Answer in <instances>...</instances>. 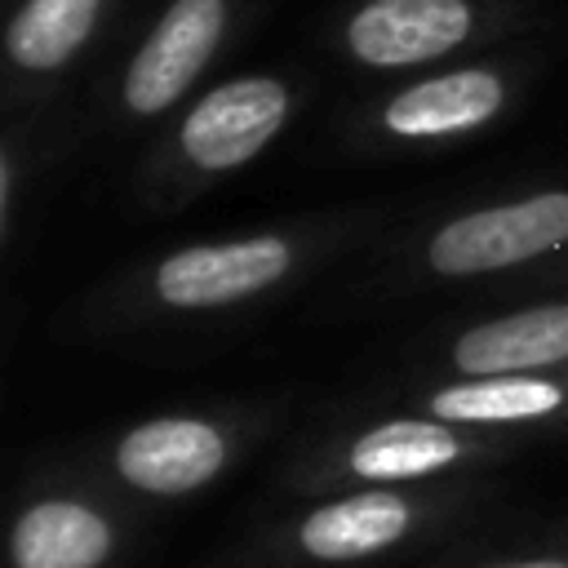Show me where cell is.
I'll return each mask as SVG.
<instances>
[{"label":"cell","instance_id":"2","mask_svg":"<svg viewBox=\"0 0 568 568\" xmlns=\"http://www.w3.org/2000/svg\"><path fill=\"white\" fill-rule=\"evenodd\" d=\"M293 253L280 235H253L231 244H195L160 262L155 293L169 306H226L262 293L288 271Z\"/></svg>","mask_w":568,"mask_h":568},{"label":"cell","instance_id":"8","mask_svg":"<svg viewBox=\"0 0 568 568\" xmlns=\"http://www.w3.org/2000/svg\"><path fill=\"white\" fill-rule=\"evenodd\" d=\"M9 546L18 568H98L111 555V524L80 501L49 497L22 510Z\"/></svg>","mask_w":568,"mask_h":568},{"label":"cell","instance_id":"7","mask_svg":"<svg viewBox=\"0 0 568 568\" xmlns=\"http://www.w3.org/2000/svg\"><path fill=\"white\" fill-rule=\"evenodd\" d=\"M453 359L466 377H506L559 364L568 359V302L488 320L457 337Z\"/></svg>","mask_w":568,"mask_h":568},{"label":"cell","instance_id":"13","mask_svg":"<svg viewBox=\"0 0 568 568\" xmlns=\"http://www.w3.org/2000/svg\"><path fill=\"white\" fill-rule=\"evenodd\" d=\"M93 18L98 0H27L9 27V53L31 71L62 67L84 44Z\"/></svg>","mask_w":568,"mask_h":568},{"label":"cell","instance_id":"3","mask_svg":"<svg viewBox=\"0 0 568 568\" xmlns=\"http://www.w3.org/2000/svg\"><path fill=\"white\" fill-rule=\"evenodd\" d=\"M284 111H288L284 84L266 75L231 80L195 102V111L182 124V151L200 169H235L275 138Z\"/></svg>","mask_w":568,"mask_h":568},{"label":"cell","instance_id":"12","mask_svg":"<svg viewBox=\"0 0 568 568\" xmlns=\"http://www.w3.org/2000/svg\"><path fill=\"white\" fill-rule=\"evenodd\" d=\"M564 404V390L555 382L506 373V377H470L457 386L435 390L430 413L435 422H532Z\"/></svg>","mask_w":568,"mask_h":568},{"label":"cell","instance_id":"6","mask_svg":"<svg viewBox=\"0 0 568 568\" xmlns=\"http://www.w3.org/2000/svg\"><path fill=\"white\" fill-rule=\"evenodd\" d=\"M466 31L462 0H373L351 22V49L373 67H408L448 53Z\"/></svg>","mask_w":568,"mask_h":568},{"label":"cell","instance_id":"1","mask_svg":"<svg viewBox=\"0 0 568 568\" xmlns=\"http://www.w3.org/2000/svg\"><path fill=\"white\" fill-rule=\"evenodd\" d=\"M564 240H568V191H546L532 200L479 209L448 222L430 240L426 257L439 275H479L541 257Z\"/></svg>","mask_w":568,"mask_h":568},{"label":"cell","instance_id":"9","mask_svg":"<svg viewBox=\"0 0 568 568\" xmlns=\"http://www.w3.org/2000/svg\"><path fill=\"white\" fill-rule=\"evenodd\" d=\"M413 524V510L395 493H355L342 501L320 506L302 524V550L315 559H364L386 546H395Z\"/></svg>","mask_w":568,"mask_h":568},{"label":"cell","instance_id":"5","mask_svg":"<svg viewBox=\"0 0 568 568\" xmlns=\"http://www.w3.org/2000/svg\"><path fill=\"white\" fill-rule=\"evenodd\" d=\"M222 462H226V444H222L217 426L195 422V417L142 422L115 448L120 475L133 488L160 493V497H178V493L209 484L222 470Z\"/></svg>","mask_w":568,"mask_h":568},{"label":"cell","instance_id":"11","mask_svg":"<svg viewBox=\"0 0 568 568\" xmlns=\"http://www.w3.org/2000/svg\"><path fill=\"white\" fill-rule=\"evenodd\" d=\"M462 444L439 422H382L351 444V470L364 479H417L457 462Z\"/></svg>","mask_w":568,"mask_h":568},{"label":"cell","instance_id":"4","mask_svg":"<svg viewBox=\"0 0 568 568\" xmlns=\"http://www.w3.org/2000/svg\"><path fill=\"white\" fill-rule=\"evenodd\" d=\"M222 36V0H178L124 75V102L142 115L164 111L209 62Z\"/></svg>","mask_w":568,"mask_h":568},{"label":"cell","instance_id":"10","mask_svg":"<svg viewBox=\"0 0 568 568\" xmlns=\"http://www.w3.org/2000/svg\"><path fill=\"white\" fill-rule=\"evenodd\" d=\"M501 84L488 71H453L426 84L404 89L386 106V129L399 138H435V133H462L497 115Z\"/></svg>","mask_w":568,"mask_h":568},{"label":"cell","instance_id":"14","mask_svg":"<svg viewBox=\"0 0 568 568\" xmlns=\"http://www.w3.org/2000/svg\"><path fill=\"white\" fill-rule=\"evenodd\" d=\"M497 568H568L559 559H532V564H497Z\"/></svg>","mask_w":568,"mask_h":568}]
</instances>
